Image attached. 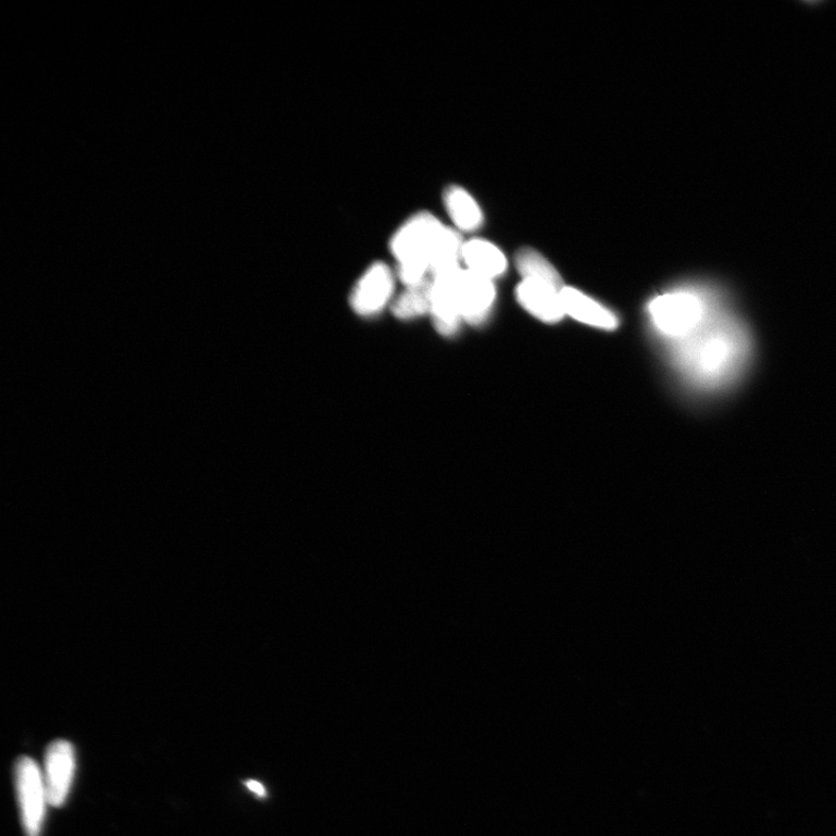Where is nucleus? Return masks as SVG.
<instances>
[{"label":"nucleus","mask_w":836,"mask_h":836,"mask_svg":"<svg viewBox=\"0 0 836 836\" xmlns=\"http://www.w3.org/2000/svg\"><path fill=\"white\" fill-rule=\"evenodd\" d=\"M676 366L702 391L736 385L753 355V339L743 319L724 302L691 335L675 342Z\"/></svg>","instance_id":"1"},{"label":"nucleus","mask_w":836,"mask_h":836,"mask_svg":"<svg viewBox=\"0 0 836 836\" xmlns=\"http://www.w3.org/2000/svg\"><path fill=\"white\" fill-rule=\"evenodd\" d=\"M706 286H685L650 304L653 326L673 342L691 335L724 302Z\"/></svg>","instance_id":"2"},{"label":"nucleus","mask_w":836,"mask_h":836,"mask_svg":"<svg viewBox=\"0 0 836 836\" xmlns=\"http://www.w3.org/2000/svg\"><path fill=\"white\" fill-rule=\"evenodd\" d=\"M446 226L429 212L409 217L390 238V251L398 261V275L405 287L431 279L432 259Z\"/></svg>","instance_id":"3"},{"label":"nucleus","mask_w":836,"mask_h":836,"mask_svg":"<svg viewBox=\"0 0 836 836\" xmlns=\"http://www.w3.org/2000/svg\"><path fill=\"white\" fill-rule=\"evenodd\" d=\"M14 783L26 836H40L48 803L43 774L36 761L22 757L15 762Z\"/></svg>","instance_id":"4"},{"label":"nucleus","mask_w":836,"mask_h":836,"mask_svg":"<svg viewBox=\"0 0 836 836\" xmlns=\"http://www.w3.org/2000/svg\"><path fill=\"white\" fill-rule=\"evenodd\" d=\"M75 770L73 745L65 740L51 743L47 748L43 773L49 806L60 808L65 803L72 789Z\"/></svg>","instance_id":"5"},{"label":"nucleus","mask_w":836,"mask_h":836,"mask_svg":"<svg viewBox=\"0 0 836 836\" xmlns=\"http://www.w3.org/2000/svg\"><path fill=\"white\" fill-rule=\"evenodd\" d=\"M395 276L384 263L372 264L353 288L351 305L361 316L379 314L394 296Z\"/></svg>","instance_id":"6"},{"label":"nucleus","mask_w":836,"mask_h":836,"mask_svg":"<svg viewBox=\"0 0 836 836\" xmlns=\"http://www.w3.org/2000/svg\"><path fill=\"white\" fill-rule=\"evenodd\" d=\"M462 267L433 276L432 312L435 327L440 335L453 336L464 321L459 310L457 280Z\"/></svg>","instance_id":"7"},{"label":"nucleus","mask_w":836,"mask_h":836,"mask_svg":"<svg viewBox=\"0 0 836 836\" xmlns=\"http://www.w3.org/2000/svg\"><path fill=\"white\" fill-rule=\"evenodd\" d=\"M457 295L463 320L473 326L488 319L497 299L492 280L477 276L466 269L459 273Z\"/></svg>","instance_id":"8"},{"label":"nucleus","mask_w":836,"mask_h":836,"mask_svg":"<svg viewBox=\"0 0 836 836\" xmlns=\"http://www.w3.org/2000/svg\"><path fill=\"white\" fill-rule=\"evenodd\" d=\"M516 297L524 310L545 323H557L566 315L561 291L550 285L523 280L517 286Z\"/></svg>","instance_id":"9"},{"label":"nucleus","mask_w":836,"mask_h":836,"mask_svg":"<svg viewBox=\"0 0 836 836\" xmlns=\"http://www.w3.org/2000/svg\"><path fill=\"white\" fill-rule=\"evenodd\" d=\"M561 301L565 314L574 320L588 324L602 330H615L620 321L615 313L606 309L601 303L592 300L578 289L564 287L561 291Z\"/></svg>","instance_id":"10"},{"label":"nucleus","mask_w":836,"mask_h":836,"mask_svg":"<svg viewBox=\"0 0 836 836\" xmlns=\"http://www.w3.org/2000/svg\"><path fill=\"white\" fill-rule=\"evenodd\" d=\"M462 261L465 263L466 270L489 280L502 276L507 271L504 253L497 246L482 240V238H474V240L465 242Z\"/></svg>","instance_id":"11"},{"label":"nucleus","mask_w":836,"mask_h":836,"mask_svg":"<svg viewBox=\"0 0 836 836\" xmlns=\"http://www.w3.org/2000/svg\"><path fill=\"white\" fill-rule=\"evenodd\" d=\"M444 207L452 224L460 232H474L483 226L484 214L479 203L458 185L448 187L442 196Z\"/></svg>","instance_id":"12"},{"label":"nucleus","mask_w":836,"mask_h":836,"mask_svg":"<svg viewBox=\"0 0 836 836\" xmlns=\"http://www.w3.org/2000/svg\"><path fill=\"white\" fill-rule=\"evenodd\" d=\"M516 267L523 280L550 285L558 291L565 287L557 269L534 249H523L517 253Z\"/></svg>","instance_id":"13"},{"label":"nucleus","mask_w":836,"mask_h":836,"mask_svg":"<svg viewBox=\"0 0 836 836\" xmlns=\"http://www.w3.org/2000/svg\"><path fill=\"white\" fill-rule=\"evenodd\" d=\"M433 299L432 278L421 284L405 287L404 291L391 305L394 314L401 320H413L431 314Z\"/></svg>","instance_id":"14"},{"label":"nucleus","mask_w":836,"mask_h":836,"mask_svg":"<svg viewBox=\"0 0 836 836\" xmlns=\"http://www.w3.org/2000/svg\"><path fill=\"white\" fill-rule=\"evenodd\" d=\"M246 784H247V787L255 795H259L260 797L266 796L265 789L261 783L255 781H248Z\"/></svg>","instance_id":"15"}]
</instances>
